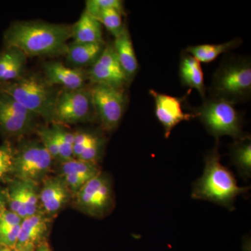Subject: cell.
Returning a JSON list of instances; mask_svg holds the SVG:
<instances>
[{
    "label": "cell",
    "instance_id": "obj_1",
    "mask_svg": "<svg viewBox=\"0 0 251 251\" xmlns=\"http://www.w3.org/2000/svg\"><path fill=\"white\" fill-rule=\"evenodd\" d=\"M72 26L39 21H22L5 31L6 48H15L27 57H54L67 52Z\"/></svg>",
    "mask_w": 251,
    "mask_h": 251
},
{
    "label": "cell",
    "instance_id": "obj_2",
    "mask_svg": "<svg viewBox=\"0 0 251 251\" xmlns=\"http://www.w3.org/2000/svg\"><path fill=\"white\" fill-rule=\"evenodd\" d=\"M218 144L219 140H216V146L204 157V172L193 183L191 197L233 211L236 198L247 194L250 187L238 186L233 173L221 163Z\"/></svg>",
    "mask_w": 251,
    "mask_h": 251
},
{
    "label": "cell",
    "instance_id": "obj_3",
    "mask_svg": "<svg viewBox=\"0 0 251 251\" xmlns=\"http://www.w3.org/2000/svg\"><path fill=\"white\" fill-rule=\"evenodd\" d=\"M0 92L8 94L38 117L52 123L58 92L44 76L25 73L16 80L0 84Z\"/></svg>",
    "mask_w": 251,
    "mask_h": 251
},
{
    "label": "cell",
    "instance_id": "obj_4",
    "mask_svg": "<svg viewBox=\"0 0 251 251\" xmlns=\"http://www.w3.org/2000/svg\"><path fill=\"white\" fill-rule=\"evenodd\" d=\"M209 92L210 98L226 100L234 105L250 99V59L234 56L224 58L216 69Z\"/></svg>",
    "mask_w": 251,
    "mask_h": 251
},
{
    "label": "cell",
    "instance_id": "obj_5",
    "mask_svg": "<svg viewBox=\"0 0 251 251\" xmlns=\"http://www.w3.org/2000/svg\"><path fill=\"white\" fill-rule=\"evenodd\" d=\"M192 114L216 140L224 135H229L234 140L245 135L242 130V116L234 104L226 100L206 99L202 105L193 110Z\"/></svg>",
    "mask_w": 251,
    "mask_h": 251
},
{
    "label": "cell",
    "instance_id": "obj_6",
    "mask_svg": "<svg viewBox=\"0 0 251 251\" xmlns=\"http://www.w3.org/2000/svg\"><path fill=\"white\" fill-rule=\"evenodd\" d=\"M75 204L84 214L103 219L115 206V195L111 177L100 172L91 179L75 195Z\"/></svg>",
    "mask_w": 251,
    "mask_h": 251
},
{
    "label": "cell",
    "instance_id": "obj_7",
    "mask_svg": "<svg viewBox=\"0 0 251 251\" xmlns=\"http://www.w3.org/2000/svg\"><path fill=\"white\" fill-rule=\"evenodd\" d=\"M52 160L40 140L25 142L14 152L12 171L20 181L37 185L46 179Z\"/></svg>",
    "mask_w": 251,
    "mask_h": 251
},
{
    "label": "cell",
    "instance_id": "obj_8",
    "mask_svg": "<svg viewBox=\"0 0 251 251\" xmlns=\"http://www.w3.org/2000/svg\"><path fill=\"white\" fill-rule=\"evenodd\" d=\"M96 116L90 89L64 90L58 92L52 123L74 125L90 121Z\"/></svg>",
    "mask_w": 251,
    "mask_h": 251
},
{
    "label": "cell",
    "instance_id": "obj_9",
    "mask_svg": "<svg viewBox=\"0 0 251 251\" xmlns=\"http://www.w3.org/2000/svg\"><path fill=\"white\" fill-rule=\"evenodd\" d=\"M96 116L102 128L112 131L117 128L125 114L127 97L124 89L92 84L90 88Z\"/></svg>",
    "mask_w": 251,
    "mask_h": 251
},
{
    "label": "cell",
    "instance_id": "obj_10",
    "mask_svg": "<svg viewBox=\"0 0 251 251\" xmlns=\"http://www.w3.org/2000/svg\"><path fill=\"white\" fill-rule=\"evenodd\" d=\"M36 117L12 97L0 92V130L4 135L16 137L27 134L34 128Z\"/></svg>",
    "mask_w": 251,
    "mask_h": 251
},
{
    "label": "cell",
    "instance_id": "obj_11",
    "mask_svg": "<svg viewBox=\"0 0 251 251\" xmlns=\"http://www.w3.org/2000/svg\"><path fill=\"white\" fill-rule=\"evenodd\" d=\"M87 77L92 84L117 89H124L129 83L119 64L112 44H106L98 61L90 67Z\"/></svg>",
    "mask_w": 251,
    "mask_h": 251
},
{
    "label": "cell",
    "instance_id": "obj_12",
    "mask_svg": "<svg viewBox=\"0 0 251 251\" xmlns=\"http://www.w3.org/2000/svg\"><path fill=\"white\" fill-rule=\"evenodd\" d=\"M150 94L154 99L155 115L164 128L165 138H169L173 128L181 122L195 118L192 113L183 111L184 98L159 93L154 90H150Z\"/></svg>",
    "mask_w": 251,
    "mask_h": 251
},
{
    "label": "cell",
    "instance_id": "obj_13",
    "mask_svg": "<svg viewBox=\"0 0 251 251\" xmlns=\"http://www.w3.org/2000/svg\"><path fill=\"white\" fill-rule=\"evenodd\" d=\"M44 77L52 86H61L64 90H77L85 87L88 79L83 69H74L57 61L44 63Z\"/></svg>",
    "mask_w": 251,
    "mask_h": 251
},
{
    "label": "cell",
    "instance_id": "obj_14",
    "mask_svg": "<svg viewBox=\"0 0 251 251\" xmlns=\"http://www.w3.org/2000/svg\"><path fill=\"white\" fill-rule=\"evenodd\" d=\"M43 181L39 200L46 214L54 215L69 202L72 192L61 176L46 178Z\"/></svg>",
    "mask_w": 251,
    "mask_h": 251
},
{
    "label": "cell",
    "instance_id": "obj_15",
    "mask_svg": "<svg viewBox=\"0 0 251 251\" xmlns=\"http://www.w3.org/2000/svg\"><path fill=\"white\" fill-rule=\"evenodd\" d=\"M49 219L39 211L23 219L14 250L29 245L36 247L44 242V238L49 230Z\"/></svg>",
    "mask_w": 251,
    "mask_h": 251
},
{
    "label": "cell",
    "instance_id": "obj_16",
    "mask_svg": "<svg viewBox=\"0 0 251 251\" xmlns=\"http://www.w3.org/2000/svg\"><path fill=\"white\" fill-rule=\"evenodd\" d=\"M106 44L100 43L73 42L68 44L67 61L74 69L92 67L103 53Z\"/></svg>",
    "mask_w": 251,
    "mask_h": 251
},
{
    "label": "cell",
    "instance_id": "obj_17",
    "mask_svg": "<svg viewBox=\"0 0 251 251\" xmlns=\"http://www.w3.org/2000/svg\"><path fill=\"white\" fill-rule=\"evenodd\" d=\"M112 46L119 64L130 83L138 72L139 64L135 55L131 36L126 26L121 34L115 38Z\"/></svg>",
    "mask_w": 251,
    "mask_h": 251
},
{
    "label": "cell",
    "instance_id": "obj_18",
    "mask_svg": "<svg viewBox=\"0 0 251 251\" xmlns=\"http://www.w3.org/2000/svg\"><path fill=\"white\" fill-rule=\"evenodd\" d=\"M179 76L183 85L194 89L205 98L204 73L201 62L188 52H183L180 59Z\"/></svg>",
    "mask_w": 251,
    "mask_h": 251
},
{
    "label": "cell",
    "instance_id": "obj_19",
    "mask_svg": "<svg viewBox=\"0 0 251 251\" xmlns=\"http://www.w3.org/2000/svg\"><path fill=\"white\" fill-rule=\"evenodd\" d=\"M27 57L15 48H6L0 54V84L11 82L22 76Z\"/></svg>",
    "mask_w": 251,
    "mask_h": 251
},
{
    "label": "cell",
    "instance_id": "obj_20",
    "mask_svg": "<svg viewBox=\"0 0 251 251\" xmlns=\"http://www.w3.org/2000/svg\"><path fill=\"white\" fill-rule=\"evenodd\" d=\"M72 38L77 43L104 42L101 24L85 10L72 26Z\"/></svg>",
    "mask_w": 251,
    "mask_h": 251
},
{
    "label": "cell",
    "instance_id": "obj_21",
    "mask_svg": "<svg viewBox=\"0 0 251 251\" xmlns=\"http://www.w3.org/2000/svg\"><path fill=\"white\" fill-rule=\"evenodd\" d=\"M230 159L242 179L249 180L251 176V138L245 135L234 140L231 145Z\"/></svg>",
    "mask_w": 251,
    "mask_h": 251
},
{
    "label": "cell",
    "instance_id": "obj_22",
    "mask_svg": "<svg viewBox=\"0 0 251 251\" xmlns=\"http://www.w3.org/2000/svg\"><path fill=\"white\" fill-rule=\"evenodd\" d=\"M239 38L219 44H202V45L188 46L186 52L191 54L199 62L209 63L215 60L221 54L226 53L242 44Z\"/></svg>",
    "mask_w": 251,
    "mask_h": 251
},
{
    "label": "cell",
    "instance_id": "obj_23",
    "mask_svg": "<svg viewBox=\"0 0 251 251\" xmlns=\"http://www.w3.org/2000/svg\"><path fill=\"white\" fill-rule=\"evenodd\" d=\"M98 164L81 161V160L72 159L62 161L61 173L62 175H72L80 177L85 181H90L100 173Z\"/></svg>",
    "mask_w": 251,
    "mask_h": 251
},
{
    "label": "cell",
    "instance_id": "obj_24",
    "mask_svg": "<svg viewBox=\"0 0 251 251\" xmlns=\"http://www.w3.org/2000/svg\"><path fill=\"white\" fill-rule=\"evenodd\" d=\"M52 131L55 135L58 145L59 160L62 161L74 158L73 155V146H74V133H70L64 128L63 125L53 124Z\"/></svg>",
    "mask_w": 251,
    "mask_h": 251
},
{
    "label": "cell",
    "instance_id": "obj_25",
    "mask_svg": "<svg viewBox=\"0 0 251 251\" xmlns=\"http://www.w3.org/2000/svg\"><path fill=\"white\" fill-rule=\"evenodd\" d=\"M122 14L114 8H109L100 11L95 18L116 38L125 29V25L122 22Z\"/></svg>",
    "mask_w": 251,
    "mask_h": 251
},
{
    "label": "cell",
    "instance_id": "obj_26",
    "mask_svg": "<svg viewBox=\"0 0 251 251\" xmlns=\"http://www.w3.org/2000/svg\"><path fill=\"white\" fill-rule=\"evenodd\" d=\"M10 210L23 219L27 217L25 210V182L18 181L10 188L8 193Z\"/></svg>",
    "mask_w": 251,
    "mask_h": 251
},
{
    "label": "cell",
    "instance_id": "obj_27",
    "mask_svg": "<svg viewBox=\"0 0 251 251\" xmlns=\"http://www.w3.org/2000/svg\"><path fill=\"white\" fill-rule=\"evenodd\" d=\"M114 8L125 14V7L121 0H87L85 3V11L95 18L103 10Z\"/></svg>",
    "mask_w": 251,
    "mask_h": 251
},
{
    "label": "cell",
    "instance_id": "obj_28",
    "mask_svg": "<svg viewBox=\"0 0 251 251\" xmlns=\"http://www.w3.org/2000/svg\"><path fill=\"white\" fill-rule=\"evenodd\" d=\"M74 133V146H73V155L74 158H77L82 151L90 145L99 139L102 135L91 132H76Z\"/></svg>",
    "mask_w": 251,
    "mask_h": 251
},
{
    "label": "cell",
    "instance_id": "obj_29",
    "mask_svg": "<svg viewBox=\"0 0 251 251\" xmlns=\"http://www.w3.org/2000/svg\"><path fill=\"white\" fill-rule=\"evenodd\" d=\"M37 134L40 138L41 143L49 151L53 159L59 160L58 145L52 128L41 127L38 128Z\"/></svg>",
    "mask_w": 251,
    "mask_h": 251
},
{
    "label": "cell",
    "instance_id": "obj_30",
    "mask_svg": "<svg viewBox=\"0 0 251 251\" xmlns=\"http://www.w3.org/2000/svg\"><path fill=\"white\" fill-rule=\"evenodd\" d=\"M14 152L9 143H5L0 147V179L13 171Z\"/></svg>",
    "mask_w": 251,
    "mask_h": 251
},
{
    "label": "cell",
    "instance_id": "obj_31",
    "mask_svg": "<svg viewBox=\"0 0 251 251\" xmlns=\"http://www.w3.org/2000/svg\"><path fill=\"white\" fill-rule=\"evenodd\" d=\"M21 224L11 228L0 231V247H7L14 250L19 237Z\"/></svg>",
    "mask_w": 251,
    "mask_h": 251
},
{
    "label": "cell",
    "instance_id": "obj_32",
    "mask_svg": "<svg viewBox=\"0 0 251 251\" xmlns=\"http://www.w3.org/2000/svg\"><path fill=\"white\" fill-rule=\"evenodd\" d=\"M22 218L11 210H4L0 215V231L11 228L21 224Z\"/></svg>",
    "mask_w": 251,
    "mask_h": 251
},
{
    "label": "cell",
    "instance_id": "obj_33",
    "mask_svg": "<svg viewBox=\"0 0 251 251\" xmlns=\"http://www.w3.org/2000/svg\"><path fill=\"white\" fill-rule=\"evenodd\" d=\"M34 251H52L51 250L50 247L49 245L47 242H43L39 244V245L36 246Z\"/></svg>",
    "mask_w": 251,
    "mask_h": 251
},
{
    "label": "cell",
    "instance_id": "obj_34",
    "mask_svg": "<svg viewBox=\"0 0 251 251\" xmlns=\"http://www.w3.org/2000/svg\"><path fill=\"white\" fill-rule=\"evenodd\" d=\"M34 249H35V247L34 246H27V247H25L21 248V249H16V250H14V251H34Z\"/></svg>",
    "mask_w": 251,
    "mask_h": 251
},
{
    "label": "cell",
    "instance_id": "obj_35",
    "mask_svg": "<svg viewBox=\"0 0 251 251\" xmlns=\"http://www.w3.org/2000/svg\"><path fill=\"white\" fill-rule=\"evenodd\" d=\"M4 210V202H3L2 200H1V197H0V215H1V213Z\"/></svg>",
    "mask_w": 251,
    "mask_h": 251
},
{
    "label": "cell",
    "instance_id": "obj_36",
    "mask_svg": "<svg viewBox=\"0 0 251 251\" xmlns=\"http://www.w3.org/2000/svg\"><path fill=\"white\" fill-rule=\"evenodd\" d=\"M12 249H9V248L0 247V251H14Z\"/></svg>",
    "mask_w": 251,
    "mask_h": 251
}]
</instances>
